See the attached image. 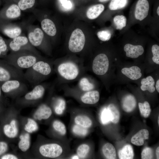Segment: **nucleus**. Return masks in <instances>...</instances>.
Segmentation results:
<instances>
[{
	"label": "nucleus",
	"mask_w": 159,
	"mask_h": 159,
	"mask_svg": "<svg viewBox=\"0 0 159 159\" xmlns=\"http://www.w3.org/2000/svg\"><path fill=\"white\" fill-rule=\"evenodd\" d=\"M89 31L87 23L76 19L67 31L66 47L68 54H87Z\"/></svg>",
	"instance_id": "nucleus-1"
},
{
	"label": "nucleus",
	"mask_w": 159,
	"mask_h": 159,
	"mask_svg": "<svg viewBox=\"0 0 159 159\" xmlns=\"http://www.w3.org/2000/svg\"><path fill=\"white\" fill-rule=\"evenodd\" d=\"M54 69L60 81L69 82L79 79L84 74L83 60L76 55L68 54L53 61Z\"/></svg>",
	"instance_id": "nucleus-2"
},
{
	"label": "nucleus",
	"mask_w": 159,
	"mask_h": 159,
	"mask_svg": "<svg viewBox=\"0 0 159 159\" xmlns=\"http://www.w3.org/2000/svg\"><path fill=\"white\" fill-rule=\"evenodd\" d=\"M53 61L43 57L24 73V80L35 86L47 79L53 72Z\"/></svg>",
	"instance_id": "nucleus-3"
},
{
	"label": "nucleus",
	"mask_w": 159,
	"mask_h": 159,
	"mask_svg": "<svg viewBox=\"0 0 159 159\" xmlns=\"http://www.w3.org/2000/svg\"><path fill=\"white\" fill-rule=\"evenodd\" d=\"M32 11L40 22L41 29L50 38L52 45L55 44L61 32L57 18L49 13L36 9Z\"/></svg>",
	"instance_id": "nucleus-4"
},
{
	"label": "nucleus",
	"mask_w": 159,
	"mask_h": 159,
	"mask_svg": "<svg viewBox=\"0 0 159 159\" xmlns=\"http://www.w3.org/2000/svg\"><path fill=\"white\" fill-rule=\"evenodd\" d=\"M25 29L27 32V37L30 44L46 54L51 55L52 44L49 37L41 28L38 25L26 22Z\"/></svg>",
	"instance_id": "nucleus-5"
},
{
	"label": "nucleus",
	"mask_w": 159,
	"mask_h": 159,
	"mask_svg": "<svg viewBox=\"0 0 159 159\" xmlns=\"http://www.w3.org/2000/svg\"><path fill=\"white\" fill-rule=\"evenodd\" d=\"M43 57L28 50L11 52L3 59L8 63L22 70L28 69Z\"/></svg>",
	"instance_id": "nucleus-6"
},
{
	"label": "nucleus",
	"mask_w": 159,
	"mask_h": 159,
	"mask_svg": "<svg viewBox=\"0 0 159 159\" xmlns=\"http://www.w3.org/2000/svg\"><path fill=\"white\" fill-rule=\"evenodd\" d=\"M13 79L23 81L24 80L22 70L8 63L4 59H0V84Z\"/></svg>",
	"instance_id": "nucleus-7"
},
{
	"label": "nucleus",
	"mask_w": 159,
	"mask_h": 159,
	"mask_svg": "<svg viewBox=\"0 0 159 159\" xmlns=\"http://www.w3.org/2000/svg\"><path fill=\"white\" fill-rule=\"evenodd\" d=\"M6 40L9 50L11 52L28 50L40 54L36 49L30 44L27 37L24 35L22 34Z\"/></svg>",
	"instance_id": "nucleus-8"
},
{
	"label": "nucleus",
	"mask_w": 159,
	"mask_h": 159,
	"mask_svg": "<svg viewBox=\"0 0 159 159\" xmlns=\"http://www.w3.org/2000/svg\"><path fill=\"white\" fill-rule=\"evenodd\" d=\"M5 4L0 10V21H11L21 15V11L17 5L10 0H3Z\"/></svg>",
	"instance_id": "nucleus-9"
},
{
	"label": "nucleus",
	"mask_w": 159,
	"mask_h": 159,
	"mask_svg": "<svg viewBox=\"0 0 159 159\" xmlns=\"http://www.w3.org/2000/svg\"><path fill=\"white\" fill-rule=\"evenodd\" d=\"M26 23L18 24L11 21H0V32L9 39L14 38L22 34Z\"/></svg>",
	"instance_id": "nucleus-10"
},
{
	"label": "nucleus",
	"mask_w": 159,
	"mask_h": 159,
	"mask_svg": "<svg viewBox=\"0 0 159 159\" xmlns=\"http://www.w3.org/2000/svg\"><path fill=\"white\" fill-rule=\"evenodd\" d=\"M2 92L9 95H16L25 92L27 86L22 80L13 79L6 81L1 84Z\"/></svg>",
	"instance_id": "nucleus-11"
},
{
	"label": "nucleus",
	"mask_w": 159,
	"mask_h": 159,
	"mask_svg": "<svg viewBox=\"0 0 159 159\" xmlns=\"http://www.w3.org/2000/svg\"><path fill=\"white\" fill-rule=\"evenodd\" d=\"M109 67V61L107 55L100 53L94 58L92 62V69L96 74L102 75L107 72Z\"/></svg>",
	"instance_id": "nucleus-12"
},
{
	"label": "nucleus",
	"mask_w": 159,
	"mask_h": 159,
	"mask_svg": "<svg viewBox=\"0 0 159 159\" xmlns=\"http://www.w3.org/2000/svg\"><path fill=\"white\" fill-rule=\"evenodd\" d=\"M63 151L61 145L54 143L43 145L39 148V152L42 155L51 158L59 157L62 153Z\"/></svg>",
	"instance_id": "nucleus-13"
},
{
	"label": "nucleus",
	"mask_w": 159,
	"mask_h": 159,
	"mask_svg": "<svg viewBox=\"0 0 159 159\" xmlns=\"http://www.w3.org/2000/svg\"><path fill=\"white\" fill-rule=\"evenodd\" d=\"M47 86L44 84H39L34 86L31 91L27 92L24 97L26 102H33L38 100L43 97Z\"/></svg>",
	"instance_id": "nucleus-14"
},
{
	"label": "nucleus",
	"mask_w": 159,
	"mask_h": 159,
	"mask_svg": "<svg viewBox=\"0 0 159 159\" xmlns=\"http://www.w3.org/2000/svg\"><path fill=\"white\" fill-rule=\"evenodd\" d=\"M149 5L147 0H138L136 5L135 16L140 21L145 19L148 16Z\"/></svg>",
	"instance_id": "nucleus-15"
},
{
	"label": "nucleus",
	"mask_w": 159,
	"mask_h": 159,
	"mask_svg": "<svg viewBox=\"0 0 159 159\" xmlns=\"http://www.w3.org/2000/svg\"><path fill=\"white\" fill-rule=\"evenodd\" d=\"M80 99L82 103L89 105H92L97 102L100 99L99 92L96 90H92L86 92H82Z\"/></svg>",
	"instance_id": "nucleus-16"
},
{
	"label": "nucleus",
	"mask_w": 159,
	"mask_h": 159,
	"mask_svg": "<svg viewBox=\"0 0 159 159\" xmlns=\"http://www.w3.org/2000/svg\"><path fill=\"white\" fill-rule=\"evenodd\" d=\"M127 57L136 58L142 55L144 52L143 47L141 45H134L131 44H125L124 48Z\"/></svg>",
	"instance_id": "nucleus-17"
},
{
	"label": "nucleus",
	"mask_w": 159,
	"mask_h": 159,
	"mask_svg": "<svg viewBox=\"0 0 159 159\" xmlns=\"http://www.w3.org/2000/svg\"><path fill=\"white\" fill-rule=\"evenodd\" d=\"M52 111L51 108L45 104L40 105L35 111L34 117L39 120H46L51 115Z\"/></svg>",
	"instance_id": "nucleus-18"
},
{
	"label": "nucleus",
	"mask_w": 159,
	"mask_h": 159,
	"mask_svg": "<svg viewBox=\"0 0 159 159\" xmlns=\"http://www.w3.org/2000/svg\"><path fill=\"white\" fill-rule=\"evenodd\" d=\"M75 88L82 92H86L93 90L95 85L90 80L87 76L85 74L79 79L77 86Z\"/></svg>",
	"instance_id": "nucleus-19"
},
{
	"label": "nucleus",
	"mask_w": 159,
	"mask_h": 159,
	"mask_svg": "<svg viewBox=\"0 0 159 159\" xmlns=\"http://www.w3.org/2000/svg\"><path fill=\"white\" fill-rule=\"evenodd\" d=\"M104 6L101 4L92 6L86 11L85 14V16L89 19H94L100 15L104 11Z\"/></svg>",
	"instance_id": "nucleus-20"
},
{
	"label": "nucleus",
	"mask_w": 159,
	"mask_h": 159,
	"mask_svg": "<svg viewBox=\"0 0 159 159\" xmlns=\"http://www.w3.org/2000/svg\"><path fill=\"white\" fill-rule=\"evenodd\" d=\"M137 102L135 97L131 95L125 97L122 101V106L123 110L127 112L132 111L136 106Z\"/></svg>",
	"instance_id": "nucleus-21"
},
{
	"label": "nucleus",
	"mask_w": 159,
	"mask_h": 159,
	"mask_svg": "<svg viewBox=\"0 0 159 159\" xmlns=\"http://www.w3.org/2000/svg\"><path fill=\"white\" fill-rule=\"evenodd\" d=\"M149 136L148 130L146 129H141L132 136L131 142L136 145H142L144 143L145 140L148 139Z\"/></svg>",
	"instance_id": "nucleus-22"
},
{
	"label": "nucleus",
	"mask_w": 159,
	"mask_h": 159,
	"mask_svg": "<svg viewBox=\"0 0 159 159\" xmlns=\"http://www.w3.org/2000/svg\"><path fill=\"white\" fill-rule=\"evenodd\" d=\"M121 72L123 74L132 80H138L142 76L140 69L136 66H133L130 68H124L122 69Z\"/></svg>",
	"instance_id": "nucleus-23"
},
{
	"label": "nucleus",
	"mask_w": 159,
	"mask_h": 159,
	"mask_svg": "<svg viewBox=\"0 0 159 159\" xmlns=\"http://www.w3.org/2000/svg\"><path fill=\"white\" fill-rule=\"evenodd\" d=\"M16 3L21 11H31L34 8L37 0H10Z\"/></svg>",
	"instance_id": "nucleus-24"
},
{
	"label": "nucleus",
	"mask_w": 159,
	"mask_h": 159,
	"mask_svg": "<svg viewBox=\"0 0 159 159\" xmlns=\"http://www.w3.org/2000/svg\"><path fill=\"white\" fill-rule=\"evenodd\" d=\"M4 131L5 135L9 138H14L17 135L18 130L15 120L11 121L10 124L6 125L4 127Z\"/></svg>",
	"instance_id": "nucleus-25"
},
{
	"label": "nucleus",
	"mask_w": 159,
	"mask_h": 159,
	"mask_svg": "<svg viewBox=\"0 0 159 159\" xmlns=\"http://www.w3.org/2000/svg\"><path fill=\"white\" fill-rule=\"evenodd\" d=\"M74 121L75 124L87 129L90 127L92 125L90 119L85 115H77L75 117Z\"/></svg>",
	"instance_id": "nucleus-26"
},
{
	"label": "nucleus",
	"mask_w": 159,
	"mask_h": 159,
	"mask_svg": "<svg viewBox=\"0 0 159 159\" xmlns=\"http://www.w3.org/2000/svg\"><path fill=\"white\" fill-rule=\"evenodd\" d=\"M141 83L140 88L142 90H148L151 93L155 91V88L154 87L155 82L151 76H148L146 78L143 79Z\"/></svg>",
	"instance_id": "nucleus-27"
},
{
	"label": "nucleus",
	"mask_w": 159,
	"mask_h": 159,
	"mask_svg": "<svg viewBox=\"0 0 159 159\" xmlns=\"http://www.w3.org/2000/svg\"><path fill=\"white\" fill-rule=\"evenodd\" d=\"M120 159H132L134 157L133 148L130 145H127L119 150L118 153Z\"/></svg>",
	"instance_id": "nucleus-28"
},
{
	"label": "nucleus",
	"mask_w": 159,
	"mask_h": 159,
	"mask_svg": "<svg viewBox=\"0 0 159 159\" xmlns=\"http://www.w3.org/2000/svg\"><path fill=\"white\" fill-rule=\"evenodd\" d=\"M102 152L105 157L108 159H115L116 153L115 148L111 143H107L102 147Z\"/></svg>",
	"instance_id": "nucleus-29"
},
{
	"label": "nucleus",
	"mask_w": 159,
	"mask_h": 159,
	"mask_svg": "<svg viewBox=\"0 0 159 159\" xmlns=\"http://www.w3.org/2000/svg\"><path fill=\"white\" fill-rule=\"evenodd\" d=\"M19 138L20 140L18 144L19 148L22 151L25 152L30 147V135L28 133H26L24 135H21Z\"/></svg>",
	"instance_id": "nucleus-30"
},
{
	"label": "nucleus",
	"mask_w": 159,
	"mask_h": 159,
	"mask_svg": "<svg viewBox=\"0 0 159 159\" xmlns=\"http://www.w3.org/2000/svg\"><path fill=\"white\" fill-rule=\"evenodd\" d=\"M107 108L110 115L111 121L114 123H118L120 118V113L117 108L112 104L109 105Z\"/></svg>",
	"instance_id": "nucleus-31"
},
{
	"label": "nucleus",
	"mask_w": 159,
	"mask_h": 159,
	"mask_svg": "<svg viewBox=\"0 0 159 159\" xmlns=\"http://www.w3.org/2000/svg\"><path fill=\"white\" fill-rule=\"evenodd\" d=\"M55 101L54 106L55 112L57 114L61 115L65 109L66 102L64 99L61 98L57 99Z\"/></svg>",
	"instance_id": "nucleus-32"
},
{
	"label": "nucleus",
	"mask_w": 159,
	"mask_h": 159,
	"mask_svg": "<svg viewBox=\"0 0 159 159\" xmlns=\"http://www.w3.org/2000/svg\"><path fill=\"white\" fill-rule=\"evenodd\" d=\"M127 0H112L109 5V8L112 10L123 8L127 5Z\"/></svg>",
	"instance_id": "nucleus-33"
},
{
	"label": "nucleus",
	"mask_w": 159,
	"mask_h": 159,
	"mask_svg": "<svg viewBox=\"0 0 159 159\" xmlns=\"http://www.w3.org/2000/svg\"><path fill=\"white\" fill-rule=\"evenodd\" d=\"M90 150L89 145L86 144L80 145L76 150L77 155L80 158H84L87 156Z\"/></svg>",
	"instance_id": "nucleus-34"
},
{
	"label": "nucleus",
	"mask_w": 159,
	"mask_h": 159,
	"mask_svg": "<svg viewBox=\"0 0 159 159\" xmlns=\"http://www.w3.org/2000/svg\"><path fill=\"white\" fill-rule=\"evenodd\" d=\"M113 21L116 29L121 30L126 26L127 19L123 15H117L114 17Z\"/></svg>",
	"instance_id": "nucleus-35"
},
{
	"label": "nucleus",
	"mask_w": 159,
	"mask_h": 159,
	"mask_svg": "<svg viewBox=\"0 0 159 159\" xmlns=\"http://www.w3.org/2000/svg\"><path fill=\"white\" fill-rule=\"evenodd\" d=\"M9 51L6 39L0 33V59H3Z\"/></svg>",
	"instance_id": "nucleus-36"
},
{
	"label": "nucleus",
	"mask_w": 159,
	"mask_h": 159,
	"mask_svg": "<svg viewBox=\"0 0 159 159\" xmlns=\"http://www.w3.org/2000/svg\"><path fill=\"white\" fill-rule=\"evenodd\" d=\"M52 126L54 129L62 135H65L67 132L66 127L61 121L56 120L53 123Z\"/></svg>",
	"instance_id": "nucleus-37"
},
{
	"label": "nucleus",
	"mask_w": 159,
	"mask_h": 159,
	"mask_svg": "<svg viewBox=\"0 0 159 159\" xmlns=\"http://www.w3.org/2000/svg\"><path fill=\"white\" fill-rule=\"evenodd\" d=\"M72 131L74 134L79 137H85L88 133L87 129L76 124L73 126L72 127Z\"/></svg>",
	"instance_id": "nucleus-38"
},
{
	"label": "nucleus",
	"mask_w": 159,
	"mask_h": 159,
	"mask_svg": "<svg viewBox=\"0 0 159 159\" xmlns=\"http://www.w3.org/2000/svg\"><path fill=\"white\" fill-rule=\"evenodd\" d=\"M25 126V130L29 133L36 131L38 128L36 122L33 119L30 118L28 119L27 123Z\"/></svg>",
	"instance_id": "nucleus-39"
},
{
	"label": "nucleus",
	"mask_w": 159,
	"mask_h": 159,
	"mask_svg": "<svg viewBox=\"0 0 159 159\" xmlns=\"http://www.w3.org/2000/svg\"><path fill=\"white\" fill-rule=\"evenodd\" d=\"M100 118L101 122L103 125L107 124L111 121L110 115L107 108H104L102 110Z\"/></svg>",
	"instance_id": "nucleus-40"
},
{
	"label": "nucleus",
	"mask_w": 159,
	"mask_h": 159,
	"mask_svg": "<svg viewBox=\"0 0 159 159\" xmlns=\"http://www.w3.org/2000/svg\"><path fill=\"white\" fill-rule=\"evenodd\" d=\"M97 35L99 39L101 41H106L110 39L111 34L109 30H104L98 32L97 33Z\"/></svg>",
	"instance_id": "nucleus-41"
},
{
	"label": "nucleus",
	"mask_w": 159,
	"mask_h": 159,
	"mask_svg": "<svg viewBox=\"0 0 159 159\" xmlns=\"http://www.w3.org/2000/svg\"><path fill=\"white\" fill-rule=\"evenodd\" d=\"M153 149L149 147H146L143 150L141 154L142 159H150L153 157Z\"/></svg>",
	"instance_id": "nucleus-42"
},
{
	"label": "nucleus",
	"mask_w": 159,
	"mask_h": 159,
	"mask_svg": "<svg viewBox=\"0 0 159 159\" xmlns=\"http://www.w3.org/2000/svg\"><path fill=\"white\" fill-rule=\"evenodd\" d=\"M152 52L153 56L152 60L154 62L159 64V46L157 44L153 45L152 47Z\"/></svg>",
	"instance_id": "nucleus-43"
},
{
	"label": "nucleus",
	"mask_w": 159,
	"mask_h": 159,
	"mask_svg": "<svg viewBox=\"0 0 159 159\" xmlns=\"http://www.w3.org/2000/svg\"><path fill=\"white\" fill-rule=\"evenodd\" d=\"M145 108V112L144 117L147 118L150 115L151 112L150 106L147 101H145L144 103Z\"/></svg>",
	"instance_id": "nucleus-44"
},
{
	"label": "nucleus",
	"mask_w": 159,
	"mask_h": 159,
	"mask_svg": "<svg viewBox=\"0 0 159 159\" xmlns=\"http://www.w3.org/2000/svg\"><path fill=\"white\" fill-rule=\"evenodd\" d=\"M8 149V145L4 142H0V155L5 152Z\"/></svg>",
	"instance_id": "nucleus-45"
},
{
	"label": "nucleus",
	"mask_w": 159,
	"mask_h": 159,
	"mask_svg": "<svg viewBox=\"0 0 159 159\" xmlns=\"http://www.w3.org/2000/svg\"><path fill=\"white\" fill-rule=\"evenodd\" d=\"M59 1L62 6L66 9H69L72 7V4L70 1H67V0H59Z\"/></svg>",
	"instance_id": "nucleus-46"
},
{
	"label": "nucleus",
	"mask_w": 159,
	"mask_h": 159,
	"mask_svg": "<svg viewBox=\"0 0 159 159\" xmlns=\"http://www.w3.org/2000/svg\"><path fill=\"white\" fill-rule=\"evenodd\" d=\"M141 115L144 117L145 110L144 105L143 103L139 102L138 103Z\"/></svg>",
	"instance_id": "nucleus-47"
},
{
	"label": "nucleus",
	"mask_w": 159,
	"mask_h": 159,
	"mask_svg": "<svg viewBox=\"0 0 159 159\" xmlns=\"http://www.w3.org/2000/svg\"><path fill=\"white\" fill-rule=\"evenodd\" d=\"M1 158L2 159H18V158L14 155L8 154L3 156Z\"/></svg>",
	"instance_id": "nucleus-48"
},
{
	"label": "nucleus",
	"mask_w": 159,
	"mask_h": 159,
	"mask_svg": "<svg viewBox=\"0 0 159 159\" xmlns=\"http://www.w3.org/2000/svg\"><path fill=\"white\" fill-rule=\"evenodd\" d=\"M156 88L157 90V91L158 92H159V80H158L156 83Z\"/></svg>",
	"instance_id": "nucleus-49"
},
{
	"label": "nucleus",
	"mask_w": 159,
	"mask_h": 159,
	"mask_svg": "<svg viewBox=\"0 0 159 159\" xmlns=\"http://www.w3.org/2000/svg\"><path fill=\"white\" fill-rule=\"evenodd\" d=\"M156 154L157 159L159 158V147H158L156 150Z\"/></svg>",
	"instance_id": "nucleus-50"
},
{
	"label": "nucleus",
	"mask_w": 159,
	"mask_h": 159,
	"mask_svg": "<svg viewBox=\"0 0 159 159\" xmlns=\"http://www.w3.org/2000/svg\"><path fill=\"white\" fill-rule=\"evenodd\" d=\"M72 159H79V157L77 155H75L73 156L72 157Z\"/></svg>",
	"instance_id": "nucleus-51"
},
{
	"label": "nucleus",
	"mask_w": 159,
	"mask_h": 159,
	"mask_svg": "<svg viewBox=\"0 0 159 159\" xmlns=\"http://www.w3.org/2000/svg\"><path fill=\"white\" fill-rule=\"evenodd\" d=\"M157 13L158 16L159 15V6H158L157 9Z\"/></svg>",
	"instance_id": "nucleus-52"
},
{
	"label": "nucleus",
	"mask_w": 159,
	"mask_h": 159,
	"mask_svg": "<svg viewBox=\"0 0 159 159\" xmlns=\"http://www.w3.org/2000/svg\"><path fill=\"white\" fill-rule=\"evenodd\" d=\"M2 92V91L1 89V85L0 84V98L1 96Z\"/></svg>",
	"instance_id": "nucleus-53"
},
{
	"label": "nucleus",
	"mask_w": 159,
	"mask_h": 159,
	"mask_svg": "<svg viewBox=\"0 0 159 159\" xmlns=\"http://www.w3.org/2000/svg\"><path fill=\"white\" fill-rule=\"evenodd\" d=\"M99 1L101 2H103L109 0H98Z\"/></svg>",
	"instance_id": "nucleus-54"
},
{
	"label": "nucleus",
	"mask_w": 159,
	"mask_h": 159,
	"mask_svg": "<svg viewBox=\"0 0 159 159\" xmlns=\"http://www.w3.org/2000/svg\"><path fill=\"white\" fill-rule=\"evenodd\" d=\"M158 125H159V116H158Z\"/></svg>",
	"instance_id": "nucleus-55"
},
{
	"label": "nucleus",
	"mask_w": 159,
	"mask_h": 159,
	"mask_svg": "<svg viewBox=\"0 0 159 159\" xmlns=\"http://www.w3.org/2000/svg\"><path fill=\"white\" fill-rule=\"evenodd\" d=\"M1 1V0H0V1Z\"/></svg>",
	"instance_id": "nucleus-56"
}]
</instances>
